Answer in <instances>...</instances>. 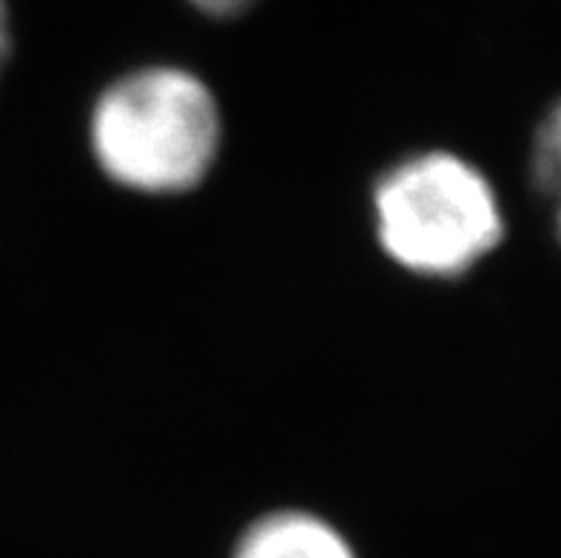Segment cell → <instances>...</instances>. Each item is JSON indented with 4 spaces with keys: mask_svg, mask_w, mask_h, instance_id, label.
<instances>
[{
    "mask_svg": "<svg viewBox=\"0 0 561 558\" xmlns=\"http://www.w3.org/2000/svg\"><path fill=\"white\" fill-rule=\"evenodd\" d=\"M220 149V109L192 71L149 66L114 80L92 112L98 166L123 189L180 194L206 180Z\"/></svg>",
    "mask_w": 561,
    "mask_h": 558,
    "instance_id": "6da1fadb",
    "label": "cell"
},
{
    "mask_svg": "<svg viewBox=\"0 0 561 558\" xmlns=\"http://www.w3.org/2000/svg\"><path fill=\"white\" fill-rule=\"evenodd\" d=\"M385 254L422 276H459L499 246L505 223L491 183L462 157H408L374 191Z\"/></svg>",
    "mask_w": 561,
    "mask_h": 558,
    "instance_id": "7a4b0ae2",
    "label": "cell"
},
{
    "mask_svg": "<svg viewBox=\"0 0 561 558\" xmlns=\"http://www.w3.org/2000/svg\"><path fill=\"white\" fill-rule=\"evenodd\" d=\"M234 558H356L351 545L322 519L283 510L260 519L240 538Z\"/></svg>",
    "mask_w": 561,
    "mask_h": 558,
    "instance_id": "3957f363",
    "label": "cell"
},
{
    "mask_svg": "<svg viewBox=\"0 0 561 558\" xmlns=\"http://www.w3.org/2000/svg\"><path fill=\"white\" fill-rule=\"evenodd\" d=\"M534 180L548 197L556 200V226L561 237V103L550 109L536 132Z\"/></svg>",
    "mask_w": 561,
    "mask_h": 558,
    "instance_id": "277c9868",
    "label": "cell"
},
{
    "mask_svg": "<svg viewBox=\"0 0 561 558\" xmlns=\"http://www.w3.org/2000/svg\"><path fill=\"white\" fill-rule=\"evenodd\" d=\"M188 3L203 14H208V18H222L226 21V18H237V14L249 12L256 0H188Z\"/></svg>",
    "mask_w": 561,
    "mask_h": 558,
    "instance_id": "5b68a950",
    "label": "cell"
},
{
    "mask_svg": "<svg viewBox=\"0 0 561 558\" xmlns=\"http://www.w3.org/2000/svg\"><path fill=\"white\" fill-rule=\"evenodd\" d=\"M9 57H12V18H9L7 0H0V78L7 71Z\"/></svg>",
    "mask_w": 561,
    "mask_h": 558,
    "instance_id": "8992f818",
    "label": "cell"
}]
</instances>
